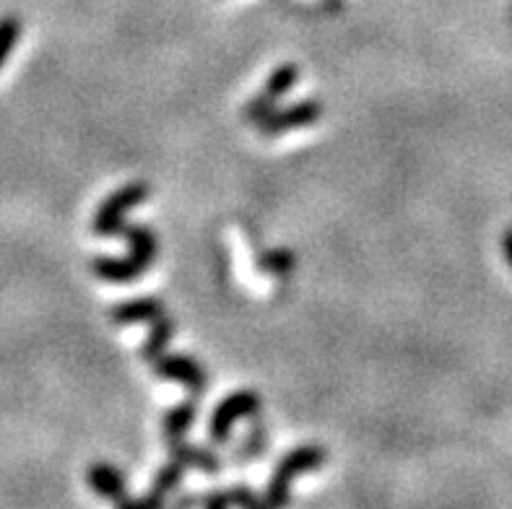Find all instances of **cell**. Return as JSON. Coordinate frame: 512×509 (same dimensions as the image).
<instances>
[{"mask_svg":"<svg viewBox=\"0 0 512 509\" xmlns=\"http://www.w3.org/2000/svg\"><path fill=\"white\" fill-rule=\"evenodd\" d=\"M229 491V499H232V507H263V497H255V491L250 486H232Z\"/></svg>","mask_w":512,"mask_h":509,"instance_id":"cell-17","label":"cell"},{"mask_svg":"<svg viewBox=\"0 0 512 509\" xmlns=\"http://www.w3.org/2000/svg\"><path fill=\"white\" fill-rule=\"evenodd\" d=\"M164 315V302L156 297H138L120 302L112 307L110 317L115 325H138V323H154L156 317Z\"/></svg>","mask_w":512,"mask_h":509,"instance_id":"cell-9","label":"cell"},{"mask_svg":"<svg viewBox=\"0 0 512 509\" xmlns=\"http://www.w3.org/2000/svg\"><path fill=\"white\" fill-rule=\"evenodd\" d=\"M117 507L123 509H159L164 507V497H156V494H146V497H138V499H130L125 497L123 502H117Z\"/></svg>","mask_w":512,"mask_h":509,"instance_id":"cell-18","label":"cell"},{"mask_svg":"<svg viewBox=\"0 0 512 509\" xmlns=\"http://www.w3.org/2000/svg\"><path fill=\"white\" fill-rule=\"evenodd\" d=\"M151 369H154V374L164 377V380L182 382V385L188 387L193 398H198V395L206 393L208 377H206V372H203L201 364H198L193 356L162 354L159 359L151 361Z\"/></svg>","mask_w":512,"mask_h":509,"instance_id":"cell-7","label":"cell"},{"mask_svg":"<svg viewBox=\"0 0 512 509\" xmlns=\"http://www.w3.org/2000/svg\"><path fill=\"white\" fill-rule=\"evenodd\" d=\"M86 481L99 497L112 499V502H123L128 497V489H125V476L117 471L112 463H91L89 473H86Z\"/></svg>","mask_w":512,"mask_h":509,"instance_id":"cell-10","label":"cell"},{"mask_svg":"<svg viewBox=\"0 0 512 509\" xmlns=\"http://www.w3.org/2000/svg\"><path fill=\"white\" fill-rule=\"evenodd\" d=\"M21 39V19L19 16H3L0 19V68L6 65L8 55Z\"/></svg>","mask_w":512,"mask_h":509,"instance_id":"cell-15","label":"cell"},{"mask_svg":"<svg viewBox=\"0 0 512 509\" xmlns=\"http://www.w3.org/2000/svg\"><path fill=\"white\" fill-rule=\"evenodd\" d=\"M151 187L146 182H128L120 190L104 200L99 211L94 213V221H91V232L99 234V237H115V234L123 232L125 226V213L130 208L141 206L143 200L149 198Z\"/></svg>","mask_w":512,"mask_h":509,"instance_id":"cell-3","label":"cell"},{"mask_svg":"<svg viewBox=\"0 0 512 509\" xmlns=\"http://www.w3.org/2000/svg\"><path fill=\"white\" fill-rule=\"evenodd\" d=\"M268 447V429L260 421H255L250 426V432L245 434V439L240 442V447L234 450V463H247V460H255L258 455H263Z\"/></svg>","mask_w":512,"mask_h":509,"instance_id":"cell-13","label":"cell"},{"mask_svg":"<svg viewBox=\"0 0 512 509\" xmlns=\"http://www.w3.org/2000/svg\"><path fill=\"white\" fill-rule=\"evenodd\" d=\"M297 81H299L297 65L294 63L279 65V68L268 76V84L263 86V91H260L258 97H253L245 104L242 117H245L247 123H253V125H258L260 120H266V117L276 110V102H279L284 94H289Z\"/></svg>","mask_w":512,"mask_h":509,"instance_id":"cell-4","label":"cell"},{"mask_svg":"<svg viewBox=\"0 0 512 509\" xmlns=\"http://www.w3.org/2000/svg\"><path fill=\"white\" fill-rule=\"evenodd\" d=\"M502 252H505V260L512 268V229H507L505 237H502Z\"/></svg>","mask_w":512,"mask_h":509,"instance_id":"cell-20","label":"cell"},{"mask_svg":"<svg viewBox=\"0 0 512 509\" xmlns=\"http://www.w3.org/2000/svg\"><path fill=\"white\" fill-rule=\"evenodd\" d=\"M120 234L130 242L128 255L125 258H94L91 271L110 284H133L138 276L149 271L159 245H156V234L143 224H125Z\"/></svg>","mask_w":512,"mask_h":509,"instance_id":"cell-1","label":"cell"},{"mask_svg":"<svg viewBox=\"0 0 512 509\" xmlns=\"http://www.w3.org/2000/svg\"><path fill=\"white\" fill-rule=\"evenodd\" d=\"M182 476H185V465L180 460H169L167 465H162L154 476V484H151V494L156 497H167L169 491H175L182 484Z\"/></svg>","mask_w":512,"mask_h":509,"instance_id":"cell-14","label":"cell"},{"mask_svg":"<svg viewBox=\"0 0 512 509\" xmlns=\"http://www.w3.org/2000/svg\"><path fill=\"white\" fill-rule=\"evenodd\" d=\"M175 336V320L164 312L162 317H156L154 323H151V333L146 338V343L141 346V359L143 361H154L159 359L162 354H167V346Z\"/></svg>","mask_w":512,"mask_h":509,"instance_id":"cell-11","label":"cell"},{"mask_svg":"<svg viewBox=\"0 0 512 509\" xmlns=\"http://www.w3.org/2000/svg\"><path fill=\"white\" fill-rule=\"evenodd\" d=\"M260 406L263 403H260V395L255 390H240V393H232L229 398L221 400L214 408V416H211V429H208L211 442H216V445L227 442L234 421L253 419V416H258Z\"/></svg>","mask_w":512,"mask_h":509,"instance_id":"cell-5","label":"cell"},{"mask_svg":"<svg viewBox=\"0 0 512 509\" xmlns=\"http://www.w3.org/2000/svg\"><path fill=\"white\" fill-rule=\"evenodd\" d=\"M201 507L206 509H224L232 507V499H229V491H211L201 499Z\"/></svg>","mask_w":512,"mask_h":509,"instance_id":"cell-19","label":"cell"},{"mask_svg":"<svg viewBox=\"0 0 512 509\" xmlns=\"http://www.w3.org/2000/svg\"><path fill=\"white\" fill-rule=\"evenodd\" d=\"M323 117V104L318 99H302L297 104H289L284 110H273L266 120H260L258 128L263 136L273 138L281 136L286 130H297V128H310Z\"/></svg>","mask_w":512,"mask_h":509,"instance_id":"cell-6","label":"cell"},{"mask_svg":"<svg viewBox=\"0 0 512 509\" xmlns=\"http://www.w3.org/2000/svg\"><path fill=\"white\" fill-rule=\"evenodd\" d=\"M260 271L276 273V276H284L294 268V252L292 250H268L258 258Z\"/></svg>","mask_w":512,"mask_h":509,"instance_id":"cell-16","label":"cell"},{"mask_svg":"<svg viewBox=\"0 0 512 509\" xmlns=\"http://www.w3.org/2000/svg\"><path fill=\"white\" fill-rule=\"evenodd\" d=\"M325 458L328 455L320 445H299L286 458H281L271 481H268L266 494H263V507H281V504L289 502V486H292L294 478L302 476V473L318 471Z\"/></svg>","mask_w":512,"mask_h":509,"instance_id":"cell-2","label":"cell"},{"mask_svg":"<svg viewBox=\"0 0 512 509\" xmlns=\"http://www.w3.org/2000/svg\"><path fill=\"white\" fill-rule=\"evenodd\" d=\"M195 413H198V406H195V398L182 400V403H177L175 408H169V411L164 413V419H162L164 439L185 437V432H188L190 424H193Z\"/></svg>","mask_w":512,"mask_h":509,"instance_id":"cell-12","label":"cell"},{"mask_svg":"<svg viewBox=\"0 0 512 509\" xmlns=\"http://www.w3.org/2000/svg\"><path fill=\"white\" fill-rule=\"evenodd\" d=\"M167 450L169 455L175 460H180L185 468H195V471H203L208 473V476H216V473L221 471V460L216 458L214 452L206 450V447L190 445V442H185V437L167 439Z\"/></svg>","mask_w":512,"mask_h":509,"instance_id":"cell-8","label":"cell"}]
</instances>
